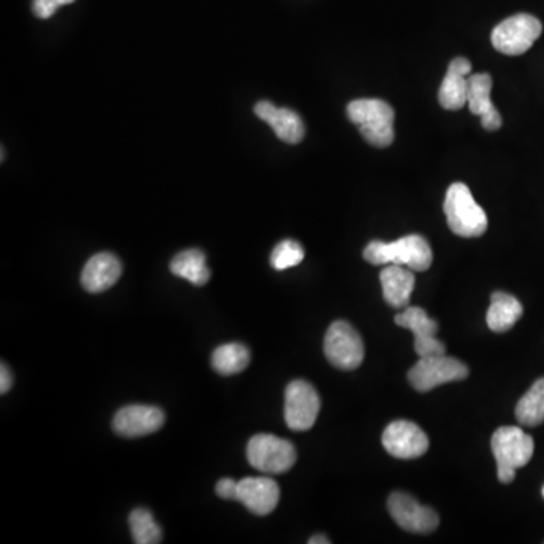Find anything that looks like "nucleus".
<instances>
[{
	"label": "nucleus",
	"instance_id": "5",
	"mask_svg": "<svg viewBox=\"0 0 544 544\" xmlns=\"http://www.w3.org/2000/svg\"><path fill=\"white\" fill-rule=\"evenodd\" d=\"M247 460L260 472L280 475L292 469L297 461V451L289 440L272 434H257L248 442Z\"/></svg>",
	"mask_w": 544,
	"mask_h": 544
},
{
	"label": "nucleus",
	"instance_id": "23",
	"mask_svg": "<svg viewBox=\"0 0 544 544\" xmlns=\"http://www.w3.org/2000/svg\"><path fill=\"white\" fill-rule=\"evenodd\" d=\"M517 421L526 427L544 422V378L535 381L516 407Z\"/></svg>",
	"mask_w": 544,
	"mask_h": 544
},
{
	"label": "nucleus",
	"instance_id": "22",
	"mask_svg": "<svg viewBox=\"0 0 544 544\" xmlns=\"http://www.w3.org/2000/svg\"><path fill=\"white\" fill-rule=\"evenodd\" d=\"M212 368L221 375H235L250 365V351L242 344H226L212 354Z\"/></svg>",
	"mask_w": 544,
	"mask_h": 544
},
{
	"label": "nucleus",
	"instance_id": "26",
	"mask_svg": "<svg viewBox=\"0 0 544 544\" xmlns=\"http://www.w3.org/2000/svg\"><path fill=\"white\" fill-rule=\"evenodd\" d=\"M217 495L227 501H238V483L232 478H223L218 481Z\"/></svg>",
	"mask_w": 544,
	"mask_h": 544
},
{
	"label": "nucleus",
	"instance_id": "24",
	"mask_svg": "<svg viewBox=\"0 0 544 544\" xmlns=\"http://www.w3.org/2000/svg\"><path fill=\"white\" fill-rule=\"evenodd\" d=\"M130 532L136 544H158L162 541V529L146 508H136L129 517Z\"/></svg>",
	"mask_w": 544,
	"mask_h": 544
},
{
	"label": "nucleus",
	"instance_id": "11",
	"mask_svg": "<svg viewBox=\"0 0 544 544\" xmlns=\"http://www.w3.org/2000/svg\"><path fill=\"white\" fill-rule=\"evenodd\" d=\"M387 505H389L390 516L405 531L430 534L439 526V516L436 511L419 504L410 495L393 493Z\"/></svg>",
	"mask_w": 544,
	"mask_h": 544
},
{
	"label": "nucleus",
	"instance_id": "30",
	"mask_svg": "<svg viewBox=\"0 0 544 544\" xmlns=\"http://www.w3.org/2000/svg\"><path fill=\"white\" fill-rule=\"evenodd\" d=\"M75 0H56V4L59 5V7H62V5H70L73 4Z\"/></svg>",
	"mask_w": 544,
	"mask_h": 544
},
{
	"label": "nucleus",
	"instance_id": "27",
	"mask_svg": "<svg viewBox=\"0 0 544 544\" xmlns=\"http://www.w3.org/2000/svg\"><path fill=\"white\" fill-rule=\"evenodd\" d=\"M58 8L56 0H34L32 2V10H34L35 16L40 19H50L58 11Z\"/></svg>",
	"mask_w": 544,
	"mask_h": 544
},
{
	"label": "nucleus",
	"instance_id": "3",
	"mask_svg": "<svg viewBox=\"0 0 544 544\" xmlns=\"http://www.w3.org/2000/svg\"><path fill=\"white\" fill-rule=\"evenodd\" d=\"M348 117L371 146L384 149L395 140V111L380 99H359L348 105Z\"/></svg>",
	"mask_w": 544,
	"mask_h": 544
},
{
	"label": "nucleus",
	"instance_id": "31",
	"mask_svg": "<svg viewBox=\"0 0 544 544\" xmlns=\"http://www.w3.org/2000/svg\"><path fill=\"white\" fill-rule=\"evenodd\" d=\"M543 498H544V487H543Z\"/></svg>",
	"mask_w": 544,
	"mask_h": 544
},
{
	"label": "nucleus",
	"instance_id": "7",
	"mask_svg": "<svg viewBox=\"0 0 544 544\" xmlns=\"http://www.w3.org/2000/svg\"><path fill=\"white\" fill-rule=\"evenodd\" d=\"M324 351L328 362L344 371L359 368L365 357L362 337L347 321H336L330 325L325 334Z\"/></svg>",
	"mask_w": 544,
	"mask_h": 544
},
{
	"label": "nucleus",
	"instance_id": "8",
	"mask_svg": "<svg viewBox=\"0 0 544 544\" xmlns=\"http://www.w3.org/2000/svg\"><path fill=\"white\" fill-rule=\"evenodd\" d=\"M469 377V369L454 357H421L419 362L408 372V381L419 392H428L442 384L461 381Z\"/></svg>",
	"mask_w": 544,
	"mask_h": 544
},
{
	"label": "nucleus",
	"instance_id": "18",
	"mask_svg": "<svg viewBox=\"0 0 544 544\" xmlns=\"http://www.w3.org/2000/svg\"><path fill=\"white\" fill-rule=\"evenodd\" d=\"M472 72L469 59L455 58L449 64L448 72L439 91V102L448 111H458L467 103V76Z\"/></svg>",
	"mask_w": 544,
	"mask_h": 544
},
{
	"label": "nucleus",
	"instance_id": "12",
	"mask_svg": "<svg viewBox=\"0 0 544 544\" xmlns=\"http://www.w3.org/2000/svg\"><path fill=\"white\" fill-rule=\"evenodd\" d=\"M383 446L392 457L412 460L428 451L430 440L413 422L395 421L384 430Z\"/></svg>",
	"mask_w": 544,
	"mask_h": 544
},
{
	"label": "nucleus",
	"instance_id": "1",
	"mask_svg": "<svg viewBox=\"0 0 544 544\" xmlns=\"http://www.w3.org/2000/svg\"><path fill=\"white\" fill-rule=\"evenodd\" d=\"M363 257L372 265H399L422 272L433 263V250L427 239L408 235L395 242L372 241Z\"/></svg>",
	"mask_w": 544,
	"mask_h": 544
},
{
	"label": "nucleus",
	"instance_id": "4",
	"mask_svg": "<svg viewBox=\"0 0 544 544\" xmlns=\"http://www.w3.org/2000/svg\"><path fill=\"white\" fill-rule=\"evenodd\" d=\"M492 449L502 484L513 483L516 470L526 466L534 454V440L517 427H501L492 437Z\"/></svg>",
	"mask_w": 544,
	"mask_h": 544
},
{
	"label": "nucleus",
	"instance_id": "16",
	"mask_svg": "<svg viewBox=\"0 0 544 544\" xmlns=\"http://www.w3.org/2000/svg\"><path fill=\"white\" fill-rule=\"evenodd\" d=\"M254 112L260 120L266 121L285 143L298 144L303 141L306 127L300 115L292 109L277 108L268 100H262L254 106Z\"/></svg>",
	"mask_w": 544,
	"mask_h": 544
},
{
	"label": "nucleus",
	"instance_id": "15",
	"mask_svg": "<svg viewBox=\"0 0 544 544\" xmlns=\"http://www.w3.org/2000/svg\"><path fill=\"white\" fill-rule=\"evenodd\" d=\"M493 79L489 73L469 76L467 85V105L473 115L481 117L484 129L498 130L502 126V117L492 102Z\"/></svg>",
	"mask_w": 544,
	"mask_h": 544
},
{
	"label": "nucleus",
	"instance_id": "13",
	"mask_svg": "<svg viewBox=\"0 0 544 544\" xmlns=\"http://www.w3.org/2000/svg\"><path fill=\"white\" fill-rule=\"evenodd\" d=\"M165 424L161 408L153 405L132 404L121 408L112 421L115 433L123 437H143L156 433Z\"/></svg>",
	"mask_w": 544,
	"mask_h": 544
},
{
	"label": "nucleus",
	"instance_id": "2",
	"mask_svg": "<svg viewBox=\"0 0 544 544\" xmlns=\"http://www.w3.org/2000/svg\"><path fill=\"white\" fill-rule=\"evenodd\" d=\"M446 220L449 229L461 238H478L486 233L489 220L472 192L464 183H452L445 198Z\"/></svg>",
	"mask_w": 544,
	"mask_h": 544
},
{
	"label": "nucleus",
	"instance_id": "19",
	"mask_svg": "<svg viewBox=\"0 0 544 544\" xmlns=\"http://www.w3.org/2000/svg\"><path fill=\"white\" fill-rule=\"evenodd\" d=\"M384 300L395 309H405L415 289L412 269L399 265H387L380 274Z\"/></svg>",
	"mask_w": 544,
	"mask_h": 544
},
{
	"label": "nucleus",
	"instance_id": "29",
	"mask_svg": "<svg viewBox=\"0 0 544 544\" xmlns=\"http://www.w3.org/2000/svg\"><path fill=\"white\" fill-rule=\"evenodd\" d=\"M310 544H328L330 540L324 537V535H315V537L310 538Z\"/></svg>",
	"mask_w": 544,
	"mask_h": 544
},
{
	"label": "nucleus",
	"instance_id": "20",
	"mask_svg": "<svg viewBox=\"0 0 544 544\" xmlns=\"http://www.w3.org/2000/svg\"><path fill=\"white\" fill-rule=\"evenodd\" d=\"M522 313L523 307L517 298L505 292H495L487 310V325L495 333H505L516 325Z\"/></svg>",
	"mask_w": 544,
	"mask_h": 544
},
{
	"label": "nucleus",
	"instance_id": "14",
	"mask_svg": "<svg viewBox=\"0 0 544 544\" xmlns=\"http://www.w3.org/2000/svg\"><path fill=\"white\" fill-rule=\"evenodd\" d=\"M279 484L266 476H250L238 481V502L256 516H266L279 504Z\"/></svg>",
	"mask_w": 544,
	"mask_h": 544
},
{
	"label": "nucleus",
	"instance_id": "25",
	"mask_svg": "<svg viewBox=\"0 0 544 544\" xmlns=\"http://www.w3.org/2000/svg\"><path fill=\"white\" fill-rule=\"evenodd\" d=\"M304 259V250L298 242L286 239L280 242L271 253V266L277 271H285V269L294 268L300 265Z\"/></svg>",
	"mask_w": 544,
	"mask_h": 544
},
{
	"label": "nucleus",
	"instance_id": "10",
	"mask_svg": "<svg viewBox=\"0 0 544 544\" xmlns=\"http://www.w3.org/2000/svg\"><path fill=\"white\" fill-rule=\"evenodd\" d=\"M399 327L407 328L415 336V351L419 357L442 356L446 348L436 337L439 325L421 307H405L395 316Z\"/></svg>",
	"mask_w": 544,
	"mask_h": 544
},
{
	"label": "nucleus",
	"instance_id": "21",
	"mask_svg": "<svg viewBox=\"0 0 544 544\" xmlns=\"http://www.w3.org/2000/svg\"><path fill=\"white\" fill-rule=\"evenodd\" d=\"M174 276L188 280L194 286H204L211 280V269L206 265V256L203 251L186 250L177 254L170 263Z\"/></svg>",
	"mask_w": 544,
	"mask_h": 544
},
{
	"label": "nucleus",
	"instance_id": "6",
	"mask_svg": "<svg viewBox=\"0 0 544 544\" xmlns=\"http://www.w3.org/2000/svg\"><path fill=\"white\" fill-rule=\"evenodd\" d=\"M543 25L531 14H516L499 23L492 32V43L498 52L517 56L528 52L538 40Z\"/></svg>",
	"mask_w": 544,
	"mask_h": 544
},
{
	"label": "nucleus",
	"instance_id": "17",
	"mask_svg": "<svg viewBox=\"0 0 544 544\" xmlns=\"http://www.w3.org/2000/svg\"><path fill=\"white\" fill-rule=\"evenodd\" d=\"M120 260L111 253H99L88 260L82 271L81 283L85 291L100 294L108 291L120 279Z\"/></svg>",
	"mask_w": 544,
	"mask_h": 544
},
{
	"label": "nucleus",
	"instance_id": "9",
	"mask_svg": "<svg viewBox=\"0 0 544 544\" xmlns=\"http://www.w3.org/2000/svg\"><path fill=\"white\" fill-rule=\"evenodd\" d=\"M321 410V399L312 384L295 380L285 396V419L292 431H307L315 425Z\"/></svg>",
	"mask_w": 544,
	"mask_h": 544
},
{
	"label": "nucleus",
	"instance_id": "28",
	"mask_svg": "<svg viewBox=\"0 0 544 544\" xmlns=\"http://www.w3.org/2000/svg\"><path fill=\"white\" fill-rule=\"evenodd\" d=\"M13 386V375H11L10 369L5 363H2V369H0V392L7 393Z\"/></svg>",
	"mask_w": 544,
	"mask_h": 544
}]
</instances>
